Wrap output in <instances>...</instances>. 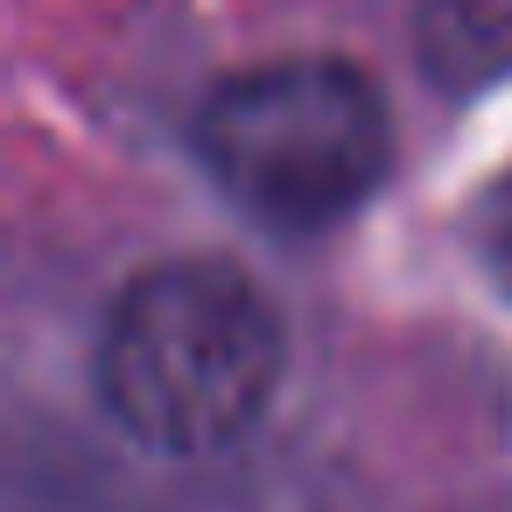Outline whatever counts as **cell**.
<instances>
[{
  "label": "cell",
  "mask_w": 512,
  "mask_h": 512,
  "mask_svg": "<svg viewBox=\"0 0 512 512\" xmlns=\"http://www.w3.org/2000/svg\"><path fill=\"white\" fill-rule=\"evenodd\" d=\"M281 379V316L225 260H169L120 288L99 337L113 421L162 456L239 442Z\"/></svg>",
  "instance_id": "obj_1"
},
{
  "label": "cell",
  "mask_w": 512,
  "mask_h": 512,
  "mask_svg": "<svg viewBox=\"0 0 512 512\" xmlns=\"http://www.w3.org/2000/svg\"><path fill=\"white\" fill-rule=\"evenodd\" d=\"M197 155L260 225L316 232L344 218L393 155L379 85L344 57H274L204 99Z\"/></svg>",
  "instance_id": "obj_2"
}]
</instances>
